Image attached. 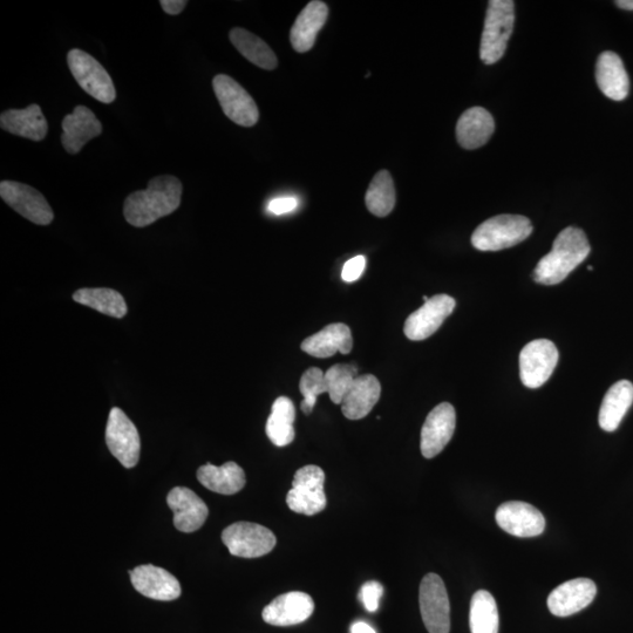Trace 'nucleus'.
Instances as JSON below:
<instances>
[{
  "label": "nucleus",
  "instance_id": "dca6fc26",
  "mask_svg": "<svg viewBox=\"0 0 633 633\" xmlns=\"http://www.w3.org/2000/svg\"><path fill=\"white\" fill-rule=\"evenodd\" d=\"M597 587L589 578H576L551 591L548 608L554 616L568 617L589 607L594 602Z\"/></svg>",
  "mask_w": 633,
  "mask_h": 633
},
{
  "label": "nucleus",
  "instance_id": "f3484780",
  "mask_svg": "<svg viewBox=\"0 0 633 633\" xmlns=\"http://www.w3.org/2000/svg\"><path fill=\"white\" fill-rule=\"evenodd\" d=\"M315 611V602L305 592L292 591L275 598L262 612L265 623L292 626L304 623Z\"/></svg>",
  "mask_w": 633,
  "mask_h": 633
},
{
  "label": "nucleus",
  "instance_id": "9d476101",
  "mask_svg": "<svg viewBox=\"0 0 633 633\" xmlns=\"http://www.w3.org/2000/svg\"><path fill=\"white\" fill-rule=\"evenodd\" d=\"M214 91L224 114L243 127H253L260 119V111L250 94L236 80L219 74L213 80Z\"/></svg>",
  "mask_w": 633,
  "mask_h": 633
},
{
  "label": "nucleus",
  "instance_id": "a211bd4d",
  "mask_svg": "<svg viewBox=\"0 0 633 633\" xmlns=\"http://www.w3.org/2000/svg\"><path fill=\"white\" fill-rule=\"evenodd\" d=\"M129 576L135 590L152 600L169 602L178 600L181 596L178 578L153 564L135 568Z\"/></svg>",
  "mask_w": 633,
  "mask_h": 633
},
{
  "label": "nucleus",
  "instance_id": "bb28decb",
  "mask_svg": "<svg viewBox=\"0 0 633 633\" xmlns=\"http://www.w3.org/2000/svg\"><path fill=\"white\" fill-rule=\"evenodd\" d=\"M633 403V385L628 380L617 381L605 394L598 422L605 432H615Z\"/></svg>",
  "mask_w": 633,
  "mask_h": 633
},
{
  "label": "nucleus",
  "instance_id": "f704fd0d",
  "mask_svg": "<svg viewBox=\"0 0 633 633\" xmlns=\"http://www.w3.org/2000/svg\"><path fill=\"white\" fill-rule=\"evenodd\" d=\"M299 391L304 397L301 404L302 411L309 415L317 404V398L323 393H328L325 384V373L318 367H311V369L306 370L301 381H299Z\"/></svg>",
  "mask_w": 633,
  "mask_h": 633
},
{
  "label": "nucleus",
  "instance_id": "c756f323",
  "mask_svg": "<svg viewBox=\"0 0 633 633\" xmlns=\"http://www.w3.org/2000/svg\"><path fill=\"white\" fill-rule=\"evenodd\" d=\"M230 42L236 47L237 51L247 58L250 63L263 68V70L272 71L278 65V60L271 47L260 37L255 36L241 27H235L229 33Z\"/></svg>",
  "mask_w": 633,
  "mask_h": 633
},
{
  "label": "nucleus",
  "instance_id": "39448f33",
  "mask_svg": "<svg viewBox=\"0 0 633 633\" xmlns=\"http://www.w3.org/2000/svg\"><path fill=\"white\" fill-rule=\"evenodd\" d=\"M324 485L325 473L321 467L309 465L298 469L287 495L289 508L306 516L322 513L328 505Z\"/></svg>",
  "mask_w": 633,
  "mask_h": 633
},
{
  "label": "nucleus",
  "instance_id": "f257e3e1",
  "mask_svg": "<svg viewBox=\"0 0 633 633\" xmlns=\"http://www.w3.org/2000/svg\"><path fill=\"white\" fill-rule=\"evenodd\" d=\"M183 187L173 175L156 176L146 190H138L125 201L126 221L136 228L151 226L180 207Z\"/></svg>",
  "mask_w": 633,
  "mask_h": 633
},
{
  "label": "nucleus",
  "instance_id": "f8f14e48",
  "mask_svg": "<svg viewBox=\"0 0 633 633\" xmlns=\"http://www.w3.org/2000/svg\"><path fill=\"white\" fill-rule=\"evenodd\" d=\"M0 196L19 215L38 226H49L54 219L53 210L42 193L16 181L0 183Z\"/></svg>",
  "mask_w": 633,
  "mask_h": 633
},
{
  "label": "nucleus",
  "instance_id": "a878e982",
  "mask_svg": "<svg viewBox=\"0 0 633 633\" xmlns=\"http://www.w3.org/2000/svg\"><path fill=\"white\" fill-rule=\"evenodd\" d=\"M381 396V385L372 374L358 376L342 403L344 417L360 420L367 417Z\"/></svg>",
  "mask_w": 633,
  "mask_h": 633
},
{
  "label": "nucleus",
  "instance_id": "72a5a7b5",
  "mask_svg": "<svg viewBox=\"0 0 633 633\" xmlns=\"http://www.w3.org/2000/svg\"><path fill=\"white\" fill-rule=\"evenodd\" d=\"M357 377L358 369L352 364H337L325 372L326 389L333 404L342 405Z\"/></svg>",
  "mask_w": 633,
  "mask_h": 633
},
{
  "label": "nucleus",
  "instance_id": "cd10ccee",
  "mask_svg": "<svg viewBox=\"0 0 633 633\" xmlns=\"http://www.w3.org/2000/svg\"><path fill=\"white\" fill-rule=\"evenodd\" d=\"M197 479L211 492L222 495H234L241 492L247 482L243 469L233 461L221 467L204 465L197 471Z\"/></svg>",
  "mask_w": 633,
  "mask_h": 633
},
{
  "label": "nucleus",
  "instance_id": "b1692460",
  "mask_svg": "<svg viewBox=\"0 0 633 633\" xmlns=\"http://www.w3.org/2000/svg\"><path fill=\"white\" fill-rule=\"evenodd\" d=\"M329 16V8L319 0H313L299 13L290 33L292 47L298 53H305L316 43L317 34L322 30Z\"/></svg>",
  "mask_w": 633,
  "mask_h": 633
},
{
  "label": "nucleus",
  "instance_id": "6e6552de",
  "mask_svg": "<svg viewBox=\"0 0 633 633\" xmlns=\"http://www.w3.org/2000/svg\"><path fill=\"white\" fill-rule=\"evenodd\" d=\"M422 621L430 633L451 631V605L444 581L437 574L422 578L419 592Z\"/></svg>",
  "mask_w": 633,
  "mask_h": 633
},
{
  "label": "nucleus",
  "instance_id": "412c9836",
  "mask_svg": "<svg viewBox=\"0 0 633 633\" xmlns=\"http://www.w3.org/2000/svg\"><path fill=\"white\" fill-rule=\"evenodd\" d=\"M596 81L605 97L611 100L622 101L629 95L628 72L621 57L615 52L605 51L598 57Z\"/></svg>",
  "mask_w": 633,
  "mask_h": 633
},
{
  "label": "nucleus",
  "instance_id": "aec40b11",
  "mask_svg": "<svg viewBox=\"0 0 633 633\" xmlns=\"http://www.w3.org/2000/svg\"><path fill=\"white\" fill-rule=\"evenodd\" d=\"M102 133L101 122L95 114L85 106H77L72 114L63 120V135L61 142L68 154L76 155L85 147L87 142L97 138Z\"/></svg>",
  "mask_w": 633,
  "mask_h": 633
},
{
  "label": "nucleus",
  "instance_id": "ea45409f",
  "mask_svg": "<svg viewBox=\"0 0 633 633\" xmlns=\"http://www.w3.org/2000/svg\"><path fill=\"white\" fill-rule=\"evenodd\" d=\"M351 633H377L372 626L365 622H357L351 626Z\"/></svg>",
  "mask_w": 633,
  "mask_h": 633
},
{
  "label": "nucleus",
  "instance_id": "c85d7f7f",
  "mask_svg": "<svg viewBox=\"0 0 633 633\" xmlns=\"http://www.w3.org/2000/svg\"><path fill=\"white\" fill-rule=\"evenodd\" d=\"M296 408L288 397H279L271 408V414L267 421L268 438L277 447H285L295 439L294 422Z\"/></svg>",
  "mask_w": 633,
  "mask_h": 633
},
{
  "label": "nucleus",
  "instance_id": "473e14b6",
  "mask_svg": "<svg viewBox=\"0 0 633 633\" xmlns=\"http://www.w3.org/2000/svg\"><path fill=\"white\" fill-rule=\"evenodd\" d=\"M469 626L472 633H499L498 605L490 592H475L469 611Z\"/></svg>",
  "mask_w": 633,
  "mask_h": 633
},
{
  "label": "nucleus",
  "instance_id": "58836bf2",
  "mask_svg": "<svg viewBox=\"0 0 633 633\" xmlns=\"http://www.w3.org/2000/svg\"><path fill=\"white\" fill-rule=\"evenodd\" d=\"M160 4L163 11L168 13V15L178 16L183 10L186 9L188 2L187 0H162Z\"/></svg>",
  "mask_w": 633,
  "mask_h": 633
},
{
  "label": "nucleus",
  "instance_id": "0eeeda50",
  "mask_svg": "<svg viewBox=\"0 0 633 633\" xmlns=\"http://www.w3.org/2000/svg\"><path fill=\"white\" fill-rule=\"evenodd\" d=\"M222 541L231 555L257 558L268 555L276 547V536L261 524L236 522L223 530Z\"/></svg>",
  "mask_w": 633,
  "mask_h": 633
},
{
  "label": "nucleus",
  "instance_id": "4468645a",
  "mask_svg": "<svg viewBox=\"0 0 633 633\" xmlns=\"http://www.w3.org/2000/svg\"><path fill=\"white\" fill-rule=\"evenodd\" d=\"M495 520L501 529L516 537L539 536L546 529V519L540 510L526 502L503 503L496 510Z\"/></svg>",
  "mask_w": 633,
  "mask_h": 633
},
{
  "label": "nucleus",
  "instance_id": "9b49d317",
  "mask_svg": "<svg viewBox=\"0 0 633 633\" xmlns=\"http://www.w3.org/2000/svg\"><path fill=\"white\" fill-rule=\"evenodd\" d=\"M558 363V351L548 339H537L523 347L520 353V377L528 389L546 384Z\"/></svg>",
  "mask_w": 633,
  "mask_h": 633
},
{
  "label": "nucleus",
  "instance_id": "4c0bfd02",
  "mask_svg": "<svg viewBox=\"0 0 633 633\" xmlns=\"http://www.w3.org/2000/svg\"><path fill=\"white\" fill-rule=\"evenodd\" d=\"M298 207L296 197H278L269 203L268 210L274 215H283L291 213Z\"/></svg>",
  "mask_w": 633,
  "mask_h": 633
},
{
  "label": "nucleus",
  "instance_id": "7ed1b4c3",
  "mask_svg": "<svg viewBox=\"0 0 633 633\" xmlns=\"http://www.w3.org/2000/svg\"><path fill=\"white\" fill-rule=\"evenodd\" d=\"M514 24L515 3L512 0H490L480 46L483 63L493 65L505 56Z\"/></svg>",
  "mask_w": 633,
  "mask_h": 633
},
{
  "label": "nucleus",
  "instance_id": "2f4dec72",
  "mask_svg": "<svg viewBox=\"0 0 633 633\" xmlns=\"http://www.w3.org/2000/svg\"><path fill=\"white\" fill-rule=\"evenodd\" d=\"M396 188L390 172L380 170L374 176L365 196L366 207L378 217L390 215L396 206Z\"/></svg>",
  "mask_w": 633,
  "mask_h": 633
},
{
  "label": "nucleus",
  "instance_id": "393cba45",
  "mask_svg": "<svg viewBox=\"0 0 633 633\" xmlns=\"http://www.w3.org/2000/svg\"><path fill=\"white\" fill-rule=\"evenodd\" d=\"M0 127L13 135L32 141H42L49 132V124L42 108L33 104L24 110H9L0 115Z\"/></svg>",
  "mask_w": 633,
  "mask_h": 633
},
{
  "label": "nucleus",
  "instance_id": "6ab92c4d",
  "mask_svg": "<svg viewBox=\"0 0 633 633\" xmlns=\"http://www.w3.org/2000/svg\"><path fill=\"white\" fill-rule=\"evenodd\" d=\"M167 503L174 512V526L182 533H194L199 530L209 515L206 503L186 487L170 490Z\"/></svg>",
  "mask_w": 633,
  "mask_h": 633
},
{
  "label": "nucleus",
  "instance_id": "f03ea898",
  "mask_svg": "<svg viewBox=\"0 0 633 633\" xmlns=\"http://www.w3.org/2000/svg\"><path fill=\"white\" fill-rule=\"evenodd\" d=\"M590 251L588 237L583 230L574 227L562 230L550 253L537 263L534 281L543 285L560 284L585 261Z\"/></svg>",
  "mask_w": 633,
  "mask_h": 633
},
{
  "label": "nucleus",
  "instance_id": "2eb2a0df",
  "mask_svg": "<svg viewBox=\"0 0 633 633\" xmlns=\"http://www.w3.org/2000/svg\"><path fill=\"white\" fill-rule=\"evenodd\" d=\"M456 426V413L449 403H442L427 415L421 430L420 448L426 459H433L452 440Z\"/></svg>",
  "mask_w": 633,
  "mask_h": 633
},
{
  "label": "nucleus",
  "instance_id": "4be33fe9",
  "mask_svg": "<svg viewBox=\"0 0 633 633\" xmlns=\"http://www.w3.org/2000/svg\"><path fill=\"white\" fill-rule=\"evenodd\" d=\"M495 131L493 115L485 108L472 107L456 124V139L462 148L473 151L485 146Z\"/></svg>",
  "mask_w": 633,
  "mask_h": 633
},
{
  "label": "nucleus",
  "instance_id": "ddd939ff",
  "mask_svg": "<svg viewBox=\"0 0 633 633\" xmlns=\"http://www.w3.org/2000/svg\"><path fill=\"white\" fill-rule=\"evenodd\" d=\"M455 299L447 295H437L408 316L404 326L405 336L413 342L430 338L440 329L442 323L452 315Z\"/></svg>",
  "mask_w": 633,
  "mask_h": 633
},
{
  "label": "nucleus",
  "instance_id": "1a4fd4ad",
  "mask_svg": "<svg viewBox=\"0 0 633 633\" xmlns=\"http://www.w3.org/2000/svg\"><path fill=\"white\" fill-rule=\"evenodd\" d=\"M106 444L115 459L125 468L138 465L141 441L138 428L118 407L112 408L106 427Z\"/></svg>",
  "mask_w": 633,
  "mask_h": 633
},
{
  "label": "nucleus",
  "instance_id": "c9c22d12",
  "mask_svg": "<svg viewBox=\"0 0 633 633\" xmlns=\"http://www.w3.org/2000/svg\"><path fill=\"white\" fill-rule=\"evenodd\" d=\"M384 588L379 582L370 581L360 590V601L369 612H376L379 608L380 598L383 597Z\"/></svg>",
  "mask_w": 633,
  "mask_h": 633
},
{
  "label": "nucleus",
  "instance_id": "423d86ee",
  "mask_svg": "<svg viewBox=\"0 0 633 633\" xmlns=\"http://www.w3.org/2000/svg\"><path fill=\"white\" fill-rule=\"evenodd\" d=\"M67 64L74 79L91 97L112 104L117 97L113 80L99 61L87 52L74 49L68 52Z\"/></svg>",
  "mask_w": 633,
  "mask_h": 633
},
{
  "label": "nucleus",
  "instance_id": "20e7f679",
  "mask_svg": "<svg viewBox=\"0 0 633 633\" xmlns=\"http://www.w3.org/2000/svg\"><path fill=\"white\" fill-rule=\"evenodd\" d=\"M533 233V224L522 215L494 216L480 224L472 235V244L480 251H500L526 241Z\"/></svg>",
  "mask_w": 633,
  "mask_h": 633
},
{
  "label": "nucleus",
  "instance_id": "a19ab883",
  "mask_svg": "<svg viewBox=\"0 0 633 633\" xmlns=\"http://www.w3.org/2000/svg\"><path fill=\"white\" fill-rule=\"evenodd\" d=\"M616 5L619 9L633 11V0H618V2H616Z\"/></svg>",
  "mask_w": 633,
  "mask_h": 633
},
{
  "label": "nucleus",
  "instance_id": "5701e85b",
  "mask_svg": "<svg viewBox=\"0 0 633 633\" xmlns=\"http://www.w3.org/2000/svg\"><path fill=\"white\" fill-rule=\"evenodd\" d=\"M302 350L316 358H330L340 352L349 355L353 349L352 332L346 324L336 323L306 338Z\"/></svg>",
  "mask_w": 633,
  "mask_h": 633
},
{
  "label": "nucleus",
  "instance_id": "7c9ffc66",
  "mask_svg": "<svg viewBox=\"0 0 633 633\" xmlns=\"http://www.w3.org/2000/svg\"><path fill=\"white\" fill-rule=\"evenodd\" d=\"M73 299L79 304L113 318H124L128 312L124 297L120 292L112 289H80L74 292Z\"/></svg>",
  "mask_w": 633,
  "mask_h": 633
},
{
  "label": "nucleus",
  "instance_id": "e433bc0d",
  "mask_svg": "<svg viewBox=\"0 0 633 633\" xmlns=\"http://www.w3.org/2000/svg\"><path fill=\"white\" fill-rule=\"evenodd\" d=\"M366 267V258L364 256H356L351 258L344 264L342 271L343 281L352 283L358 281L360 276L364 274Z\"/></svg>",
  "mask_w": 633,
  "mask_h": 633
}]
</instances>
